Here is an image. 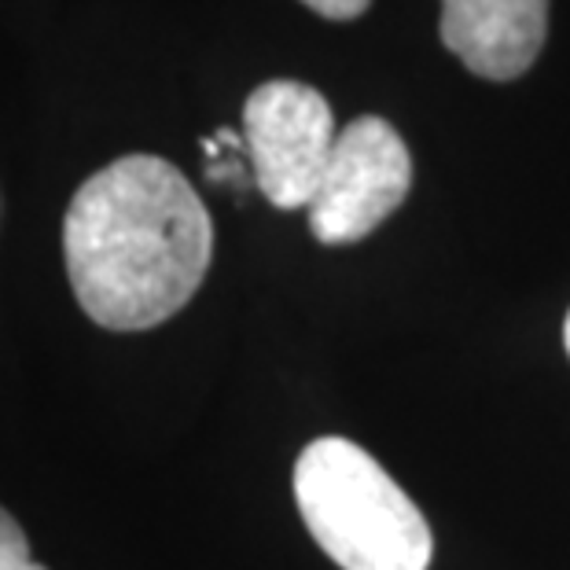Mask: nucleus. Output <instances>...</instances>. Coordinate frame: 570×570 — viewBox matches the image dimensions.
<instances>
[{
  "label": "nucleus",
  "mask_w": 570,
  "mask_h": 570,
  "mask_svg": "<svg viewBox=\"0 0 570 570\" xmlns=\"http://www.w3.org/2000/svg\"><path fill=\"white\" fill-rule=\"evenodd\" d=\"M63 262L85 317L107 332H148L185 309L210 273V210L174 163L122 155L70 199Z\"/></svg>",
  "instance_id": "1"
},
{
  "label": "nucleus",
  "mask_w": 570,
  "mask_h": 570,
  "mask_svg": "<svg viewBox=\"0 0 570 570\" xmlns=\"http://www.w3.org/2000/svg\"><path fill=\"white\" fill-rule=\"evenodd\" d=\"M295 501L313 541L343 570H428L431 527L372 453L317 439L295 464Z\"/></svg>",
  "instance_id": "2"
},
{
  "label": "nucleus",
  "mask_w": 570,
  "mask_h": 570,
  "mask_svg": "<svg viewBox=\"0 0 570 570\" xmlns=\"http://www.w3.org/2000/svg\"><path fill=\"white\" fill-rule=\"evenodd\" d=\"M409 185L412 155L402 132L386 118H354L338 129L317 196L306 206L309 233L324 247L357 244L405 203Z\"/></svg>",
  "instance_id": "3"
},
{
  "label": "nucleus",
  "mask_w": 570,
  "mask_h": 570,
  "mask_svg": "<svg viewBox=\"0 0 570 570\" xmlns=\"http://www.w3.org/2000/svg\"><path fill=\"white\" fill-rule=\"evenodd\" d=\"M338 132L332 107L306 81L276 78L244 104V144L262 196L276 210H302L317 196Z\"/></svg>",
  "instance_id": "4"
},
{
  "label": "nucleus",
  "mask_w": 570,
  "mask_h": 570,
  "mask_svg": "<svg viewBox=\"0 0 570 570\" xmlns=\"http://www.w3.org/2000/svg\"><path fill=\"white\" fill-rule=\"evenodd\" d=\"M544 33L549 0H442V45L487 81L523 78Z\"/></svg>",
  "instance_id": "5"
},
{
  "label": "nucleus",
  "mask_w": 570,
  "mask_h": 570,
  "mask_svg": "<svg viewBox=\"0 0 570 570\" xmlns=\"http://www.w3.org/2000/svg\"><path fill=\"white\" fill-rule=\"evenodd\" d=\"M0 570H48L41 563H33L27 533H22L16 515L4 504H0Z\"/></svg>",
  "instance_id": "6"
},
{
  "label": "nucleus",
  "mask_w": 570,
  "mask_h": 570,
  "mask_svg": "<svg viewBox=\"0 0 570 570\" xmlns=\"http://www.w3.org/2000/svg\"><path fill=\"white\" fill-rule=\"evenodd\" d=\"M309 11H317L324 19H335V22H346V19H357L365 16L372 0H302Z\"/></svg>",
  "instance_id": "7"
},
{
  "label": "nucleus",
  "mask_w": 570,
  "mask_h": 570,
  "mask_svg": "<svg viewBox=\"0 0 570 570\" xmlns=\"http://www.w3.org/2000/svg\"><path fill=\"white\" fill-rule=\"evenodd\" d=\"M563 343H567V354H570V313H567V324H563Z\"/></svg>",
  "instance_id": "8"
}]
</instances>
